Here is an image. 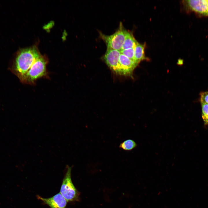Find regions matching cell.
I'll return each mask as SVG.
<instances>
[{"label":"cell","instance_id":"obj_1","mask_svg":"<svg viewBox=\"0 0 208 208\" xmlns=\"http://www.w3.org/2000/svg\"><path fill=\"white\" fill-rule=\"evenodd\" d=\"M40 56L35 47L22 49L16 57L11 69L12 72L20 79Z\"/></svg>","mask_w":208,"mask_h":208},{"label":"cell","instance_id":"obj_11","mask_svg":"<svg viewBox=\"0 0 208 208\" xmlns=\"http://www.w3.org/2000/svg\"><path fill=\"white\" fill-rule=\"evenodd\" d=\"M137 146L136 143L131 139L126 140L120 144V148L125 151H131L135 148Z\"/></svg>","mask_w":208,"mask_h":208},{"label":"cell","instance_id":"obj_2","mask_svg":"<svg viewBox=\"0 0 208 208\" xmlns=\"http://www.w3.org/2000/svg\"><path fill=\"white\" fill-rule=\"evenodd\" d=\"M47 63V58L41 55L27 72L19 79L21 82L23 83L34 85L37 80L39 79L48 78V73L46 69Z\"/></svg>","mask_w":208,"mask_h":208},{"label":"cell","instance_id":"obj_13","mask_svg":"<svg viewBox=\"0 0 208 208\" xmlns=\"http://www.w3.org/2000/svg\"><path fill=\"white\" fill-rule=\"evenodd\" d=\"M135 47L130 49L123 50H121L120 51L121 53L135 62L134 58Z\"/></svg>","mask_w":208,"mask_h":208},{"label":"cell","instance_id":"obj_3","mask_svg":"<svg viewBox=\"0 0 208 208\" xmlns=\"http://www.w3.org/2000/svg\"><path fill=\"white\" fill-rule=\"evenodd\" d=\"M72 166L67 165L61 187L60 193L67 202L78 201L80 194L73 184L71 178Z\"/></svg>","mask_w":208,"mask_h":208},{"label":"cell","instance_id":"obj_8","mask_svg":"<svg viewBox=\"0 0 208 208\" xmlns=\"http://www.w3.org/2000/svg\"><path fill=\"white\" fill-rule=\"evenodd\" d=\"M37 197L51 208H66L67 202L60 193L48 198H43L39 196H37Z\"/></svg>","mask_w":208,"mask_h":208},{"label":"cell","instance_id":"obj_10","mask_svg":"<svg viewBox=\"0 0 208 208\" xmlns=\"http://www.w3.org/2000/svg\"><path fill=\"white\" fill-rule=\"evenodd\" d=\"M137 42L132 34L128 31L120 51L135 47Z\"/></svg>","mask_w":208,"mask_h":208},{"label":"cell","instance_id":"obj_6","mask_svg":"<svg viewBox=\"0 0 208 208\" xmlns=\"http://www.w3.org/2000/svg\"><path fill=\"white\" fill-rule=\"evenodd\" d=\"M184 1L189 10L201 16H208V0H188Z\"/></svg>","mask_w":208,"mask_h":208},{"label":"cell","instance_id":"obj_7","mask_svg":"<svg viewBox=\"0 0 208 208\" xmlns=\"http://www.w3.org/2000/svg\"><path fill=\"white\" fill-rule=\"evenodd\" d=\"M120 54V51L118 50L107 49L104 56L105 62L110 69L115 73L118 65Z\"/></svg>","mask_w":208,"mask_h":208},{"label":"cell","instance_id":"obj_4","mask_svg":"<svg viewBox=\"0 0 208 208\" xmlns=\"http://www.w3.org/2000/svg\"><path fill=\"white\" fill-rule=\"evenodd\" d=\"M128 31L123 27L122 23H120L118 29L113 34L106 35L100 33V37L105 43L107 49L120 51Z\"/></svg>","mask_w":208,"mask_h":208},{"label":"cell","instance_id":"obj_5","mask_svg":"<svg viewBox=\"0 0 208 208\" xmlns=\"http://www.w3.org/2000/svg\"><path fill=\"white\" fill-rule=\"evenodd\" d=\"M138 64L120 53L116 73L120 75L131 76L133 70Z\"/></svg>","mask_w":208,"mask_h":208},{"label":"cell","instance_id":"obj_9","mask_svg":"<svg viewBox=\"0 0 208 208\" xmlns=\"http://www.w3.org/2000/svg\"><path fill=\"white\" fill-rule=\"evenodd\" d=\"M144 46L137 42L134 49L135 62L138 64L141 61L146 59L144 53Z\"/></svg>","mask_w":208,"mask_h":208},{"label":"cell","instance_id":"obj_12","mask_svg":"<svg viewBox=\"0 0 208 208\" xmlns=\"http://www.w3.org/2000/svg\"><path fill=\"white\" fill-rule=\"evenodd\" d=\"M202 117L205 125H208V104L201 103Z\"/></svg>","mask_w":208,"mask_h":208},{"label":"cell","instance_id":"obj_14","mask_svg":"<svg viewBox=\"0 0 208 208\" xmlns=\"http://www.w3.org/2000/svg\"><path fill=\"white\" fill-rule=\"evenodd\" d=\"M201 103L208 104V91L202 92L200 94Z\"/></svg>","mask_w":208,"mask_h":208}]
</instances>
